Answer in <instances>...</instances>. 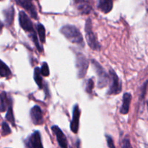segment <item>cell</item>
<instances>
[{"instance_id":"24","label":"cell","mask_w":148,"mask_h":148,"mask_svg":"<svg viewBox=\"0 0 148 148\" xmlns=\"http://www.w3.org/2000/svg\"><path fill=\"white\" fill-rule=\"evenodd\" d=\"M147 83L148 81L147 80L144 84H143V86L142 87V92H141V99H144L145 95L146 93V89H147Z\"/></svg>"},{"instance_id":"3","label":"cell","mask_w":148,"mask_h":148,"mask_svg":"<svg viewBox=\"0 0 148 148\" xmlns=\"http://www.w3.org/2000/svg\"><path fill=\"white\" fill-rule=\"evenodd\" d=\"M92 63L93 64L94 69H95L96 74L98 76V87L99 88H105L108 83L109 81V77H108V74L106 72L105 69L101 66V65L98 63V62L95 60L92 61Z\"/></svg>"},{"instance_id":"18","label":"cell","mask_w":148,"mask_h":148,"mask_svg":"<svg viewBox=\"0 0 148 148\" xmlns=\"http://www.w3.org/2000/svg\"><path fill=\"white\" fill-rule=\"evenodd\" d=\"M37 30L40 41L42 43H44L45 40H46V30H45V27H43L42 24H38L37 25Z\"/></svg>"},{"instance_id":"30","label":"cell","mask_w":148,"mask_h":148,"mask_svg":"<svg viewBox=\"0 0 148 148\" xmlns=\"http://www.w3.org/2000/svg\"><path fill=\"white\" fill-rule=\"evenodd\" d=\"M0 1H1V0H0Z\"/></svg>"},{"instance_id":"2","label":"cell","mask_w":148,"mask_h":148,"mask_svg":"<svg viewBox=\"0 0 148 148\" xmlns=\"http://www.w3.org/2000/svg\"><path fill=\"white\" fill-rule=\"evenodd\" d=\"M85 30L86 33V40L90 47L95 51L99 50L101 49V46L97 40L96 36L92 31V23H91V20L90 18L87 20Z\"/></svg>"},{"instance_id":"4","label":"cell","mask_w":148,"mask_h":148,"mask_svg":"<svg viewBox=\"0 0 148 148\" xmlns=\"http://www.w3.org/2000/svg\"><path fill=\"white\" fill-rule=\"evenodd\" d=\"M89 62L87 58L82 53H79L77 56L76 66L77 69V75L79 78H83L86 75L88 70Z\"/></svg>"},{"instance_id":"29","label":"cell","mask_w":148,"mask_h":148,"mask_svg":"<svg viewBox=\"0 0 148 148\" xmlns=\"http://www.w3.org/2000/svg\"><path fill=\"white\" fill-rule=\"evenodd\" d=\"M30 1H32V0H30Z\"/></svg>"},{"instance_id":"26","label":"cell","mask_w":148,"mask_h":148,"mask_svg":"<svg viewBox=\"0 0 148 148\" xmlns=\"http://www.w3.org/2000/svg\"><path fill=\"white\" fill-rule=\"evenodd\" d=\"M123 147H131V145L130 143V140L128 139H125L124 140V145H123Z\"/></svg>"},{"instance_id":"27","label":"cell","mask_w":148,"mask_h":148,"mask_svg":"<svg viewBox=\"0 0 148 148\" xmlns=\"http://www.w3.org/2000/svg\"><path fill=\"white\" fill-rule=\"evenodd\" d=\"M3 28V23H1V21H0V33L1 32V30H2Z\"/></svg>"},{"instance_id":"16","label":"cell","mask_w":148,"mask_h":148,"mask_svg":"<svg viewBox=\"0 0 148 148\" xmlns=\"http://www.w3.org/2000/svg\"><path fill=\"white\" fill-rule=\"evenodd\" d=\"M11 75L12 72L8 66L2 61L0 60V76L3 77H9Z\"/></svg>"},{"instance_id":"13","label":"cell","mask_w":148,"mask_h":148,"mask_svg":"<svg viewBox=\"0 0 148 148\" xmlns=\"http://www.w3.org/2000/svg\"><path fill=\"white\" fill-rule=\"evenodd\" d=\"M98 8L103 13H108L113 8V0H98Z\"/></svg>"},{"instance_id":"1","label":"cell","mask_w":148,"mask_h":148,"mask_svg":"<svg viewBox=\"0 0 148 148\" xmlns=\"http://www.w3.org/2000/svg\"><path fill=\"white\" fill-rule=\"evenodd\" d=\"M60 32L71 43L83 46L82 35L75 26L65 25L60 29Z\"/></svg>"},{"instance_id":"10","label":"cell","mask_w":148,"mask_h":148,"mask_svg":"<svg viewBox=\"0 0 148 148\" xmlns=\"http://www.w3.org/2000/svg\"><path fill=\"white\" fill-rule=\"evenodd\" d=\"M52 131L56 136L58 143L61 147H67V140L64 134L62 132V130L57 127V126H53L51 127Z\"/></svg>"},{"instance_id":"12","label":"cell","mask_w":148,"mask_h":148,"mask_svg":"<svg viewBox=\"0 0 148 148\" xmlns=\"http://www.w3.org/2000/svg\"><path fill=\"white\" fill-rule=\"evenodd\" d=\"M132 101V95L130 92H126L123 96V103L120 109V113L121 114H127L130 110V103Z\"/></svg>"},{"instance_id":"28","label":"cell","mask_w":148,"mask_h":148,"mask_svg":"<svg viewBox=\"0 0 148 148\" xmlns=\"http://www.w3.org/2000/svg\"><path fill=\"white\" fill-rule=\"evenodd\" d=\"M147 109H148V101L147 102Z\"/></svg>"},{"instance_id":"21","label":"cell","mask_w":148,"mask_h":148,"mask_svg":"<svg viewBox=\"0 0 148 148\" xmlns=\"http://www.w3.org/2000/svg\"><path fill=\"white\" fill-rule=\"evenodd\" d=\"M40 73L44 77H48L49 75V66H48L47 63H43V65H42L41 68H40Z\"/></svg>"},{"instance_id":"20","label":"cell","mask_w":148,"mask_h":148,"mask_svg":"<svg viewBox=\"0 0 148 148\" xmlns=\"http://www.w3.org/2000/svg\"><path fill=\"white\" fill-rule=\"evenodd\" d=\"M6 119L8 120L9 121L12 123L13 124V126H14V116H13V112H12V104L10 103V106L8 108V111H7V114L6 115Z\"/></svg>"},{"instance_id":"19","label":"cell","mask_w":148,"mask_h":148,"mask_svg":"<svg viewBox=\"0 0 148 148\" xmlns=\"http://www.w3.org/2000/svg\"><path fill=\"white\" fill-rule=\"evenodd\" d=\"M0 98H1V106H0V111H4L6 110V107H7V104L8 103V101H7V96H6L5 92H2L0 95Z\"/></svg>"},{"instance_id":"22","label":"cell","mask_w":148,"mask_h":148,"mask_svg":"<svg viewBox=\"0 0 148 148\" xmlns=\"http://www.w3.org/2000/svg\"><path fill=\"white\" fill-rule=\"evenodd\" d=\"M2 134L3 136H7L8 134H10L11 133V130H10V127L8 126V124L6 122L2 123Z\"/></svg>"},{"instance_id":"8","label":"cell","mask_w":148,"mask_h":148,"mask_svg":"<svg viewBox=\"0 0 148 148\" xmlns=\"http://www.w3.org/2000/svg\"><path fill=\"white\" fill-rule=\"evenodd\" d=\"M30 117H31L32 121L34 124L38 125L42 123L43 121V114L40 108L38 106H35L34 107L30 110Z\"/></svg>"},{"instance_id":"15","label":"cell","mask_w":148,"mask_h":148,"mask_svg":"<svg viewBox=\"0 0 148 148\" xmlns=\"http://www.w3.org/2000/svg\"><path fill=\"white\" fill-rule=\"evenodd\" d=\"M4 18H5V23L7 25L12 24L14 19V8L11 7L4 11Z\"/></svg>"},{"instance_id":"14","label":"cell","mask_w":148,"mask_h":148,"mask_svg":"<svg viewBox=\"0 0 148 148\" xmlns=\"http://www.w3.org/2000/svg\"><path fill=\"white\" fill-rule=\"evenodd\" d=\"M75 3L77 4L78 10L81 12L82 14H88L91 11V7L86 3L85 0H75Z\"/></svg>"},{"instance_id":"11","label":"cell","mask_w":148,"mask_h":148,"mask_svg":"<svg viewBox=\"0 0 148 148\" xmlns=\"http://www.w3.org/2000/svg\"><path fill=\"white\" fill-rule=\"evenodd\" d=\"M27 146L30 147H43V145L41 144V139H40V134L38 132H35L30 139L28 140Z\"/></svg>"},{"instance_id":"9","label":"cell","mask_w":148,"mask_h":148,"mask_svg":"<svg viewBox=\"0 0 148 148\" xmlns=\"http://www.w3.org/2000/svg\"><path fill=\"white\" fill-rule=\"evenodd\" d=\"M80 116V111L77 105H75L73 109V116H72V120L71 122V130L72 132L77 133L78 129H79V119Z\"/></svg>"},{"instance_id":"25","label":"cell","mask_w":148,"mask_h":148,"mask_svg":"<svg viewBox=\"0 0 148 148\" xmlns=\"http://www.w3.org/2000/svg\"><path fill=\"white\" fill-rule=\"evenodd\" d=\"M107 143H108V146L109 147H112V148L115 147L114 143H113L112 139H111L110 137H108V136L107 137Z\"/></svg>"},{"instance_id":"5","label":"cell","mask_w":148,"mask_h":148,"mask_svg":"<svg viewBox=\"0 0 148 148\" xmlns=\"http://www.w3.org/2000/svg\"><path fill=\"white\" fill-rule=\"evenodd\" d=\"M110 77L111 79V84L110 85L108 95H117L121 91V84L119 80V78L116 74L115 71L113 69H110L109 72Z\"/></svg>"},{"instance_id":"23","label":"cell","mask_w":148,"mask_h":148,"mask_svg":"<svg viewBox=\"0 0 148 148\" xmlns=\"http://www.w3.org/2000/svg\"><path fill=\"white\" fill-rule=\"evenodd\" d=\"M93 87H94L93 80H92V79H90L89 80H88V84H87V86H86V88H85V90H86V92H88V93L90 94L91 92H92V88H93Z\"/></svg>"},{"instance_id":"7","label":"cell","mask_w":148,"mask_h":148,"mask_svg":"<svg viewBox=\"0 0 148 148\" xmlns=\"http://www.w3.org/2000/svg\"><path fill=\"white\" fill-rule=\"evenodd\" d=\"M17 4L21 6L23 8L27 10L29 14L35 19H37V12L34 5L31 3L30 0H15Z\"/></svg>"},{"instance_id":"6","label":"cell","mask_w":148,"mask_h":148,"mask_svg":"<svg viewBox=\"0 0 148 148\" xmlns=\"http://www.w3.org/2000/svg\"><path fill=\"white\" fill-rule=\"evenodd\" d=\"M19 23H20V25L25 31L29 33H35V30L33 29V23H32L31 20L28 17L25 12L21 11L19 13Z\"/></svg>"},{"instance_id":"17","label":"cell","mask_w":148,"mask_h":148,"mask_svg":"<svg viewBox=\"0 0 148 148\" xmlns=\"http://www.w3.org/2000/svg\"><path fill=\"white\" fill-rule=\"evenodd\" d=\"M34 79L36 81V84L38 85V88H42V78H41V73H40V69L39 67L35 68L34 70Z\"/></svg>"}]
</instances>
